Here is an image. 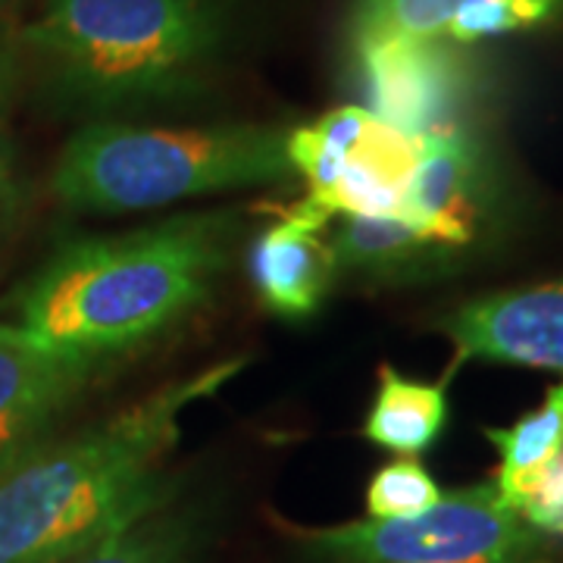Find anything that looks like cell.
I'll return each mask as SVG.
<instances>
[{"label":"cell","mask_w":563,"mask_h":563,"mask_svg":"<svg viewBox=\"0 0 563 563\" xmlns=\"http://www.w3.org/2000/svg\"><path fill=\"white\" fill-rule=\"evenodd\" d=\"M461 357L563 369V282L463 303L442 322Z\"/></svg>","instance_id":"obj_9"},{"label":"cell","mask_w":563,"mask_h":563,"mask_svg":"<svg viewBox=\"0 0 563 563\" xmlns=\"http://www.w3.org/2000/svg\"><path fill=\"white\" fill-rule=\"evenodd\" d=\"M420 154V139H410L383 120H369L363 141L344 163L342 176L322 195L303 203L320 217H401L407 181Z\"/></svg>","instance_id":"obj_11"},{"label":"cell","mask_w":563,"mask_h":563,"mask_svg":"<svg viewBox=\"0 0 563 563\" xmlns=\"http://www.w3.org/2000/svg\"><path fill=\"white\" fill-rule=\"evenodd\" d=\"M220 38L213 0H44L22 44L66 95L113 110L185 91Z\"/></svg>","instance_id":"obj_4"},{"label":"cell","mask_w":563,"mask_h":563,"mask_svg":"<svg viewBox=\"0 0 563 563\" xmlns=\"http://www.w3.org/2000/svg\"><path fill=\"white\" fill-rule=\"evenodd\" d=\"M325 222L303 201L295 203L251 247L247 269L257 298L282 320L313 317L339 273L329 239H322Z\"/></svg>","instance_id":"obj_10"},{"label":"cell","mask_w":563,"mask_h":563,"mask_svg":"<svg viewBox=\"0 0 563 563\" xmlns=\"http://www.w3.org/2000/svg\"><path fill=\"white\" fill-rule=\"evenodd\" d=\"M247 366L232 357L147 395L69 439H51L0 476V563H66L173 501L163 461L181 420Z\"/></svg>","instance_id":"obj_1"},{"label":"cell","mask_w":563,"mask_h":563,"mask_svg":"<svg viewBox=\"0 0 563 563\" xmlns=\"http://www.w3.org/2000/svg\"><path fill=\"white\" fill-rule=\"evenodd\" d=\"M232 217L188 213L60 247L16 295V325L101 366L195 313L229 261Z\"/></svg>","instance_id":"obj_2"},{"label":"cell","mask_w":563,"mask_h":563,"mask_svg":"<svg viewBox=\"0 0 563 563\" xmlns=\"http://www.w3.org/2000/svg\"><path fill=\"white\" fill-rule=\"evenodd\" d=\"M22 73V41L16 35L0 25V125L7 122V113L13 107L16 88H20Z\"/></svg>","instance_id":"obj_22"},{"label":"cell","mask_w":563,"mask_h":563,"mask_svg":"<svg viewBox=\"0 0 563 563\" xmlns=\"http://www.w3.org/2000/svg\"><path fill=\"white\" fill-rule=\"evenodd\" d=\"M488 195L483 144L470 132L429 135L420 139L401 217L435 247L457 251L479 239Z\"/></svg>","instance_id":"obj_8"},{"label":"cell","mask_w":563,"mask_h":563,"mask_svg":"<svg viewBox=\"0 0 563 563\" xmlns=\"http://www.w3.org/2000/svg\"><path fill=\"white\" fill-rule=\"evenodd\" d=\"M203 544V517L173 501L110 532L66 563H195Z\"/></svg>","instance_id":"obj_14"},{"label":"cell","mask_w":563,"mask_h":563,"mask_svg":"<svg viewBox=\"0 0 563 563\" xmlns=\"http://www.w3.org/2000/svg\"><path fill=\"white\" fill-rule=\"evenodd\" d=\"M485 435L501 457L495 485L504 501L520 510L529 488L563 448V383L548 391L539 410L526 413L507 429H485Z\"/></svg>","instance_id":"obj_15"},{"label":"cell","mask_w":563,"mask_h":563,"mask_svg":"<svg viewBox=\"0 0 563 563\" xmlns=\"http://www.w3.org/2000/svg\"><path fill=\"white\" fill-rule=\"evenodd\" d=\"M301 548L320 563H536L542 532L504 501L495 483L442 495L404 520L298 529Z\"/></svg>","instance_id":"obj_5"},{"label":"cell","mask_w":563,"mask_h":563,"mask_svg":"<svg viewBox=\"0 0 563 563\" xmlns=\"http://www.w3.org/2000/svg\"><path fill=\"white\" fill-rule=\"evenodd\" d=\"M466 0H357L347 20L351 51L391 38H435Z\"/></svg>","instance_id":"obj_17"},{"label":"cell","mask_w":563,"mask_h":563,"mask_svg":"<svg viewBox=\"0 0 563 563\" xmlns=\"http://www.w3.org/2000/svg\"><path fill=\"white\" fill-rule=\"evenodd\" d=\"M448 422L444 385L413 383L395 366H379V385L363 420V439L383 451L417 457L439 442Z\"/></svg>","instance_id":"obj_12"},{"label":"cell","mask_w":563,"mask_h":563,"mask_svg":"<svg viewBox=\"0 0 563 563\" xmlns=\"http://www.w3.org/2000/svg\"><path fill=\"white\" fill-rule=\"evenodd\" d=\"M22 201H25V179H22L20 151L7 125H0V242L20 217Z\"/></svg>","instance_id":"obj_21"},{"label":"cell","mask_w":563,"mask_h":563,"mask_svg":"<svg viewBox=\"0 0 563 563\" xmlns=\"http://www.w3.org/2000/svg\"><path fill=\"white\" fill-rule=\"evenodd\" d=\"M442 501V488L413 457L385 463L366 488L369 520H404Z\"/></svg>","instance_id":"obj_18"},{"label":"cell","mask_w":563,"mask_h":563,"mask_svg":"<svg viewBox=\"0 0 563 563\" xmlns=\"http://www.w3.org/2000/svg\"><path fill=\"white\" fill-rule=\"evenodd\" d=\"M369 120L373 113L366 107H339L288 132V161L295 166V176L307 179V195H322L342 176L344 163L351 161L369 129Z\"/></svg>","instance_id":"obj_16"},{"label":"cell","mask_w":563,"mask_h":563,"mask_svg":"<svg viewBox=\"0 0 563 563\" xmlns=\"http://www.w3.org/2000/svg\"><path fill=\"white\" fill-rule=\"evenodd\" d=\"M291 176L285 129L91 122L66 141L54 195L79 213H139Z\"/></svg>","instance_id":"obj_3"},{"label":"cell","mask_w":563,"mask_h":563,"mask_svg":"<svg viewBox=\"0 0 563 563\" xmlns=\"http://www.w3.org/2000/svg\"><path fill=\"white\" fill-rule=\"evenodd\" d=\"M95 373V363L60 354L16 322L0 320V476L54 439Z\"/></svg>","instance_id":"obj_7"},{"label":"cell","mask_w":563,"mask_h":563,"mask_svg":"<svg viewBox=\"0 0 563 563\" xmlns=\"http://www.w3.org/2000/svg\"><path fill=\"white\" fill-rule=\"evenodd\" d=\"M554 7L558 0H466L454 20L448 22L444 35L457 44L495 38L539 25L554 13Z\"/></svg>","instance_id":"obj_19"},{"label":"cell","mask_w":563,"mask_h":563,"mask_svg":"<svg viewBox=\"0 0 563 563\" xmlns=\"http://www.w3.org/2000/svg\"><path fill=\"white\" fill-rule=\"evenodd\" d=\"M448 35L391 38L354 51L366 110L410 139L466 132L483 101V69Z\"/></svg>","instance_id":"obj_6"},{"label":"cell","mask_w":563,"mask_h":563,"mask_svg":"<svg viewBox=\"0 0 563 563\" xmlns=\"http://www.w3.org/2000/svg\"><path fill=\"white\" fill-rule=\"evenodd\" d=\"M520 517L536 532L563 536V448L529 488L526 501L520 504Z\"/></svg>","instance_id":"obj_20"},{"label":"cell","mask_w":563,"mask_h":563,"mask_svg":"<svg viewBox=\"0 0 563 563\" xmlns=\"http://www.w3.org/2000/svg\"><path fill=\"white\" fill-rule=\"evenodd\" d=\"M536 563H544V561H536Z\"/></svg>","instance_id":"obj_23"},{"label":"cell","mask_w":563,"mask_h":563,"mask_svg":"<svg viewBox=\"0 0 563 563\" xmlns=\"http://www.w3.org/2000/svg\"><path fill=\"white\" fill-rule=\"evenodd\" d=\"M329 247L339 273L398 279L442 257V247L422 239L404 217H339Z\"/></svg>","instance_id":"obj_13"}]
</instances>
